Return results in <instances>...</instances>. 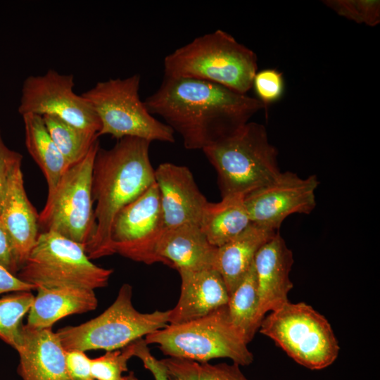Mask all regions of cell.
<instances>
[{
    "label": "cell",
    "mask_w": 380,
    "mask_h": 380,
    "mask_svg": "<svg viewBox=\"0 0 380 380\" xmlns=\"http://www.w3.org/2000/svg\"><path fill=\"white\" fill-rule=\"evenodd\" d=\"M22 159L20 153L6 146L0 132V212L9 177L15 167L21 165Z\"/></svg>",
    "instance_id": "cell-32"
},
{
    "label": "cell",
    "mask_w": 380,
    "mask_h": 380,
    "mask_svg": "<svg viewBox=\"0 0 380 380\" xmlns=\"http://www.w3.org/2000/svg\"><path fill=\"white\" fill-rule=\"evenodd\" d=\"M122 380H141L134 374V372H129L128 374L123 376Z\"/></svg>",
    "instance_id": "cell-37"
},
{
    "label": "cell",
    "mask_w": 380,
    "mask_h": 380,
    "mask_svg": "<svg viewBox=\"0 0 380 380\" xmlns=\"http://www.w3.org/2000/svg\"><path fill=\"white\" fill-rule=\"evenodd\" d=\"M293 264V252L279 232L258 251L253 267L260 322L268 312L289 301L288 294L293 286L289 277Z\"/></svg>",
    "instance_id": "cell-15"
},
{
    "label": "cell",
    "mask_w": 380,
    "mask_h": 380,
    "mask_svg": "<svg viewBox=\"0 0 380 380\" xmlns=\"http://www.w3.org/2000/svg\"><path fill=\"white\" fill-rule=\"evenodd\" d=\"M34 299L31 291L13 292L0 298V339L15 350L21 344L23 319Z\"/></svg>",
    "instance_id": "cell-26"
},
{
    "label": "cell",
    "mask_w": 380,
    "mask_h": 380,
    "mask_svg": "<svg viewBox=\"0 0 380 380\" xmlns=\"http://www.w3.org/2000/svg\"><path fill=\"white\" fill-rule=\"evenodd\" d=\"M99 147L97 140L83 159L68 167L54 191L47 195L39 213V233H57L79 243L85 251L96 229L91 178Z\"/></svg>",
    "instance_id": "cell-10"
},
{
    "label": "cell",
    "mask_w": 380,
    "mask_h": 380,
    "mask_svg": "<svg viewBox=\"0 0 380 380\" xmlns=\"http://www.w3.org/2000/svg\"><path fill=\"white\" fill-rule=\"evenodd\" d=\"M278 232L251 223L237 236L217 247L215 269L222 276L229 296L253 265L259 249Z\"/></svg>",
    "instance_id": "cell-21"
},
{
    "label": "cell",
    "mask_w": 380,
    "mask_h": 380,
    "mask_svg": "<svg viewBox=\"0 0 380 380\" xmlns=\"http://www.w3.org/2000/svg\"><path fill=\"white\" fill-rule=\"evenodd\" d=\"M217 250L200 226L182 224L164 229L156 251L161 263L178 272L215 269Z\"/></svg>",
    "instance_id": "cell-19"
},
{
    "label": "cell",
    "mask_w": 380,
    "mask_h": 380,
    "mask_svg": "<svg viewBox=\"0 0 380 380\" xmlns=\"http://www.w3.org/2000/svg\"><path fill=\"white\" fill-rule=\"evenodd\" d=\"M48 132L69 167L83 159L94 144L98 134L77 127L54 115L42 116Z\"/></svg>",
    "instance_id": "cell-25"
},
{
    "label": "cell",
    "mask_w": 380,
    "mask_h": 380,
    "mask_svg": "<svg viewBox=\"0 0 380 380\" xmlns=\"http://www.w3.org/2000/svg\"><path fill=\"white\" fill-rule=\"evenodd\" d=\"M202 151L217 172L222 197L246 196L281 172L277 150L265 126L257 122H248L220 135Z\"/></svg>",
    "instance_id": "cell-3"
},
{
    "label": "cell",
    "mask_w": 380,
    "mask_h": 380,
    "mask_svg": "<svg viewBox=\"0 0 380 380\" xmlns=\"http://www.w3.org/2000/svg\"><path fill=\"white\" fill-rule=\"evenodd\" d=\"M258 99L267 106L279 100L284 93V82L282 73L275 69H264L257 72L253 80Z\"/></svg>",
    "instance_id": "cell-30"
},
{
    "label": "cell",
    "mask_w": 380,
    "mask_h": 380,
    "mask_svg": "<svg viewBox=\"0 0 380 380\" xmlns=\"http://www.w3.org/2000/svg\"><path fill=\"white\" fill-rule=\"evenodd\" d=\"M178 272L181 278L180 294L176 305L170 309L168 324L201 318L227 304L226 285L215 269Z\"/></svg>",
    "instance_id": "cell-18"
},
{
    "label": "cell",
    "mask_w": 380,
    "mask_h": 380,
    "mask_svg": "<svg viewBox=\"0 0 380 380\" xmlns=\"http://www.w3.org/2000/svg\"><path fill=\"white\" fill-rule=\"evenodd\" d=\"M259 331L290 357L310 369H322L337 358L340 346L327 319L304 302H287L262 319Z\"/></svg>",
    "instance_id": "cell-6"
},
{
    "label": "cell",
    "mask_w": 380,
    "mask_h": 380,
    "mask_svg": "<svg viewBox=\"0 0 380 380\" xmlns=\"http://www.w3.org/2000/svg\"><path fill=\"white\" fill-rule=\"evenodd\" d=\"M141 77L98 82L81 96L87 101L100 122V137L110 134L118 140L129 137L172 143L175 132L153 116L140 99Z\"/></svg>",
    "instance_id": "cell-8"
},
{
    "label": "cell",
    "mask_w": 380,
    "mask_h": 380,
    "mask_svg": "<svg viewBox=\"0 0 380 380\" xmlns=\"http://www.w3.org/2000/svg\"><path fill=\"white\" fill-rule=\"evenodd\" d=\"M164 229L160 194L155 182L117 215L110 236L114 254L146 265L161 263L156 250Z\"/></svg>",
    "instance_id": "cell-12"
},
{
    "label": "cell",
    "mask_w": 380,
    "mask_h": 380,
    "mask_svg": "<svg viewBox=\"0 0 380 380\" xmlns=\"http://www.w3.org/2000/svg\"><path fill=\"white\" fill-rule=\"evenodd\" d=\"M28 312L26 325L51 328L61 319L94 310L98 300L94 290L80 287L38 288Z\"/></svg>",
    "instance_id": "cell-20"
},
{
    "label": "cell",
    "mask_w": 380,
    "mask_h": 380,
    "mask_svg": "<svg viewBox=\"0 0 380 380\" xmlns=\"http://www.w3.org/2000/svg\"><path fill=\"white\" fill-rule=\"evenodd\" d=\"M337 15L358 24L376 26L380 23L379 0H324Z\"/></svg>",
    "instance_id": "cell-28"
},
{
    "label": "cell",
    "mask_w": 380,
    "mask_h": 380,
    "mask_svg": "<svg viewBox=\"0 0 380 380\" xmlns=\"http://www.w3.org/2000/svg\"><path fill=\"white\" fill-rule=\"evenodd\" d=\"M132 298V286L124 284L113 303L99 316L60 329L56 333L64 349L118 350L168 324L170 310L141 312Z\"/></svg>",
    "instance_id": "cell-7"
},
{
    "label": "cell",
    "mask_w": 380,
    "mask_h": 380,
    "mask_svg": "<svg viewBox=\"0 0 380 380\" xmlns=\"http://www.w3.org/2000/svg\"><path fill=\"white\" fill-rule=\"evenodd\" d=\"M0 265L17 276L20 267L16 261L10 239L0 224Z\"/></svg>",
    "instance_id": "cell-34"
},
{
    "label": "cell",
    "mask_w": 380,
    "mask_h": 380,
    "mask_svg": "<svg viewBox=\"0 0 380 380\" xmlns=\"http://www.w3.org/2000/svg\"><path fill=\"white\" fill-rule=\"evenodd\" d=\"M258 72L254 51L221 30L195 38L164 59V75L210 82L241 94Z\"/></svg>",
    "instance_id": "cell-4"
},
{
    "label": "cell",
    "mask_w": 380,
    "mask_h": 380,
    "mask_svg": "<svg viewBox=\"0 0 380 380\" xmlns=\"http://www.w3.org/2000/svg\"><path fill=\"white\" fill-rule=\"evenodd\" d=\"M315 175L306 178L286 171L272 182L245 196L251 223L279 231L284 220L295 213L310 214L316 207Z\"/></svg>",
    "instance_id": "cell-13"
},
{
    "label": "cell",
    "mask_w": 380,
    "mask_h": 380,
    "mask_svg": "<svg viewBox=\"0 0 380 380\" xmlns=\"http://www.w3.org/2000/svg\"><path fill=\"white\" fill-rule=\"evenodd\" d=\"M22 117L27 150L45 177L49 195L69 165L51 137L42 116L27 113Z\"/></svg>",
    "instance_id": "cell-23"
},
{
    "label": "cell",
    "mask_w": 380,
    "mask_h": 380,
    "mask_svg": "<svg viewBox=\"0 0 380 380\" xmlns=\"http://www.w3.org/2000/svg\"><path fill=\"white\" fill-rule=\"evenodd\" d=\"M160 361L165 367L168 380H195L183 367L179 358L168 357Z\"/></svg>",
    "instance_id": "cell-36"
},
{
    "label": "cell",
    "mask_w": 380,
    "mask_h": 380,
    "mask_svg": "<svg viewBox=\"0 0 380 380\" xmlns=\"http://www.w3.org/2000/svg\"><path fill=\"white\" fill-rule=\"evenodd\" d=\"M227 306L232 324L248 344L261 323L258 317V298L253 264L229 295Z\"/></svg>",
    "instance_id": "cell-24"
},
{
    "label": "cell",
    "mask_w": 380,
    "mask_h": 380,
    "mask_svg": "<svg viewBox=\"0 0 380 380\" xmlns=\"http://www.w3.org/2000/svg\"><path fill=\"white\" fill-rule=\"evenodd\" d=\"M150 144L127 137L110 149L99 148L91 178L96 229L85 249L90 260L114 254L110 236L117 215L156 182Z\"/></svg>",
    "instance_id": "cell-2"
},
{
    "label": "cell",
    "mask_w": 380,
    "mask_h": 380,
    "mask_svg": "<svg viewBox=\"0 0 380 380\" xmlns=\"http://www.w3.org/2000/svg\"><path fill=\"white\" fill-rule=\"evenodd\" d=\"M39 214L30 201L21 165L12 172L0 212V224L8 234L18 265L25 264L39 234Z\"/></svg>",
    "instance_id": "cell-16"
},
{
    "label": "cell",
    "mask_w": 380,
    "mask_h": 380,
    "mask_svg": "<svg viewBox=\"0 0 380 380\" xmlns=\"http://www.w3.org/2000/svg\"><path fill=\"white\" fill-rule=\"evenodd\" d=\"M165 229L182 224L200 226L208 203L199 190L190 170L164 163L155 170Z\"/></svg>",
    "instance_id": "cell-14"
},
{
    "label": "cell",
    "mask_w": 380,
    "mask_h": 380,
    "mask_svg": "<svg viewBox=\"0 0 380 380\" xmlns=\"http://www.w3.org/2000/svg\"><path fill=\"white\" fill-rule=\"evenodd\" d=\"M74 85L72 75L53 69L42 75H30L23 82L18 112L21 115H54L98 134L100 120L91 104L74 92Z\"/></svg>",
    "instance_id": "cell-11"
},
{
    "label": "cell",
    "mask_w": 380,
    "mask_h": 380,
    "mask_svg": "<svg viewBox=\"0 0 380 380\" xmlns=\"http://www.w3.org/2000/svg\"><path fill=\"white\" fill-rule=\"evenodd\" d=\"M244 198L242 194L228 195L218 203H207L200 227L213 246L225 244L251 223Z\"/></svg>",
    "instance_id": "cell-22"
},
{
    "label": "cell",
    "mask_w": 380,
    "mask_h": 380,
    "mask_svg": "<svg viewBox=\"0 0 380 380\" xmlns=\"http://www.w3.org/2000/svg\"><path fill=\"white\" fill-rule=\"evenodd\" d=\"M137 340L120 349L106 351L100 357L91 358V369L94 379L122 380V374L128 371V361L135 356Z\"/></svg>",
    "instance_id": "cell-27"
},
{
    "label": "cell",
    "mask_w": 380,
    "mask_h": 380,
    "mask_svg": "<svg viewBox=\"0 0 380 380\" xmlns=\"http://www.w3.org/2000/svg\"><path fill=\"white\" fill-rule=\"evenodd\" d=\"M113 270L91 262L84 248L53 232H40L25 264L17 274L38 288L106 287Z\"/></svg>",
    "instance_id": "cell-9"
},
{
    "label": "cell",
    "mask_w": 380,
    "mask_h": 380,
    "mask_svg": "<svg viewBox=\"0 0 380 380\" xmlns=\"http://www.w3.org/2000/svg\"><path fill=\"white\" fill-rule=\"evenodd\" d=\"M156 344L169 357L208 362L225 357L247 366L253 361L248 343L232 324L227 305L201 318L178 324H167L144 338Z\"/></svg>",
    "instance_id": "cell-5"
},
{
    "label": "cell",
    "mask_w": 380,
    "mask_h": 380,
    "mask_svg": "<svg viewBox=\"0 0 380 380\" xmlns=\"http://www.w3.org/2000/svg\"><path fill=\"white\" fill-rule=\"evenodd\" d=\"M183 367L195 380H248L239 369L233 363L212 365L179 358Z\"/></svg>",
    "instance_id": "cell-29"
},
{
    "label": "cell",
    "mask_w": 380,
    "mask_h": 380,
    "mask_svg": "<svg viewBox=\"0 0 380 380\" xmlns=\"http://www.w3.org/2000/svg\"><path fill=\"white\" fill-rule=\"evenodd\" d=\"M135 357L142 361L144 367L151 372L155 380H168L165 367L160 360H157L151 355L143 338L137 341Z\"/></svg>",
    "instance_id": "cell-33"
},
{
    "label": "cell",
    "mask_w": 380,
    "mask_h": 380,
    "mask_svg": "<svg viewBox=\"0 0 380 380\" xmlns=\"http://www.w3.org/2000/svg\"><path fill=\"white\" fill-rule=\"evenodd\" d=\"M66 369L70 380H95L91 374V358L79 350H65Z\"/></svg>",
    "instance_id": "cell-31"
},
{
    "label": "cell",
    "mask_w": 380,
    "mask_h": 380,
    "mask_svg": "<svg viewBox=\"0 0 380 380\" xmlns=\"http://www.w3.org/2000/svg\"><path fill=\"white\" fill-rule=\"evenodd\" d=\"M144 102L151 114L162 117L180 134L189 150H203L265 108L257 98L222 85L165 75L156 91Z\"/></svg>",
    "instance_id": "cell-1"
},
{
    "label": "cell",
    "mask_w": 380,
    "mask_h": 380,
    "mask_svg": "<svg viewBox=\"0 0 380 380\" xmlns=\"http://www.w3.org/2000/svg\"><path fill=\"white\" fill-rule=\"evenodd\" d=\"M35 290L34 286L20 279L0 265V295L8 292Z\"/></svg>",
    "instance_id": "cell-35"
},
{
    "label": "cell",
    "mask_w": 380,
    "mask_h": 380,
    "mask_svg": "<svg viewBox=\"0 0 380 380\" xmlns=\"http://www.w3.org/2000/svg\"><path fill=\"white\" fill-rule=\"evenodd\" d=\"M18 372L23 380H70L65 362V350L57 333L51 328L22 329V342Z\"/></svg>",
    "instance_id": "cell-17"
}]
</instances>
